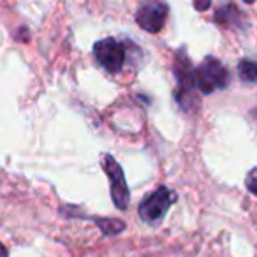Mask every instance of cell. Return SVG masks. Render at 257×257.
<instances>
[{"mask_svg":"<svg viewBox=\"0 0 257 257\" xmlns=\"http://www.w3.org/2000/svg\"><path fill=\"white\" fill-rule=\"evenodd\" d=\"M238 74L243 81L257 83V64L252 60H241L238 64Z\"/></svg>","mask_w":257,"mask_h":257,"instance_id":"52a82bcc","label":"cell"},{"mask_svg":"<svg viewBox=\"0 0 257 257\" xmlns=\"http://www.w3.org/2000/svg\"><path fill=\"white\" fill-rule=\"evenodd\" d=\"M243 2H246V4H253L255 0H243Z\"/></svg>","mask_w":257,"mask_h":257,"instance_id":"7c38bea8","label":"cell"},{"mask_svg":"<svg viewBox=\"0 0 257 257\" xmlns=\"http://www.w3.org/2000/svg\"><path fill=\"white\" fill-rule=\"evenodd\" d=\"M175 76H176V90H175V99L180 104L182 109H190L194 97V90H196V79H194V69L190 65V60L183 55V50L176 53L175 60Z\"/></svg>","mask_w":257,"mask_h":257,"instance_id":"3957f363","label":"cell"},{"mask_svg":"<svg viewBox=\"0 0 257 257\" xmlns=\"http://www.w3.org/2000/svg\"><path fill=\"white\" fill-rule=\"evenodd\" d=\"M246 189H248L253 196H257V168H253L252 171L246 175Z\"/></svg>","mask_w":257,"mask_h":257,"instance_id":"9c48e42d","label":"cell"},{"mask_svg":"<svg viewBox=\"0 0 257 257\" xmlns=\"http://www.w3.org/2000/svg\"><path fill=\"white\" fill-rule=\"evenodd\" d=\"M95 222L99 224L100 231L106 236H114L118 232L123 231L125 224L121 220H114V218H95Z\"/></svg>","mask_w":257,"mask_h":257,"instance_id":"ba28073f","label":"cell"},{"mask_svg":"<svg viewBox=\"0 0 257 257\" xmlns=\"http://www.w3.org/2000/svg\"><path fill=\"white\" fill-rule=\"evenodd\" d=\"M100 164L106 173L107 180L111 183V197H113V203L118 210H127L128 201H131V190L125 182V175L121 171L120 164L111 157L109 154L100 155Z\"/></svg>","mask_w":257,"mask_h":257,"instance_id":"277c9868","label":"cell"},{"mask_svg":"<svg viewBox=\"0 0 257 257\" xmlns=\"http://www.w3.org/2000/svg\"><path fill=\"white\" fill-rule=\"evenodd\" d=\"M194 79H196V88L199 92L213 93L215 90H224L229 85V72L227 69L218 62L217 58L208 57L203 60V64L194 71Z\"/></svg>","mask_w":257,"mask_h":257,"instance_id":"6da1fadb","label":"cell"},{"mask_svg":"<svg viewBox=\"0 0 257 257\" xmlns=\"http://www.w3.org/2000/svg\"><path fill=\"white\" fill-rule=\"evenodd\" d=\"M210 8V0H197L196 2V9L197 11H204V9Z\"/></svg>","mask_w":257,"mask_h":257,"instance_id":"30bf717a","label":"cell"},{"mask_svg":"<svg viewBox=\"0 0 257 257\" xmlns=\"http://www.w3.org/2000/svg\"><path fill=\"white\" fill-rule=\"evenodd\" d=\"M176 203V192L168 187H159L157 190L147 196L140 204V217L145 222L155 225L164 220L168 210Z\"/></svg>","mask_w":257,"mask_h":257,"instance_id":"7a4b0ae2","label":"cell"},{"mask_svg":"<svg viewBox=\"0 0 257 257\" xmlns=\"http://www.w3.org/2000/svg\"><path fill=\"white\" fill-rule=\"evenodd\" d=\"M166 18H168V6L162 0H145L136 13L138 25L150 34L161 32Z\"/></svg>","mask_w":257,"mask_h":257,"instance_id":"8992f818","label":"cell"},{"mask_svg":"<svg viewBox=\"0 0 257 257\" xmlns=\"http://www.w3.org/2000/svg\"><path fill=\"white\" fill-rule=\"evenodd\" d=\"M93 55L97 62L106 69L107 72H118L123 67L125 62V48L113 37H106L93 44Z\"/></svg>","mask_w":257,"mask_h":257,"instance_id":"5b68a950","label":"cell"},{"mask_svg":"<svg viewBox=\"0 0 257 257\" xmlns=\"http://www.w3.org/2000/svg\"><path fill=\"white\" fill-rule=\"evenodd\" d=\"M0 257H8V248L2 243H0Z\"/></svg>","mask_w":257,"mask_h":257,"instance_id":"8fae6325","label":"cell"}]
</instances>
